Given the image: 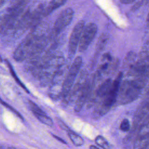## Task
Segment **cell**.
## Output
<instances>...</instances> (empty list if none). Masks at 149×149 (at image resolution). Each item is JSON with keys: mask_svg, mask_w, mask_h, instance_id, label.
I'll return each instance as SVG.
<instances>
[{"mask_svg": "<svg viewBox=\"0 0 149 149\" xmlns=\"http://www.w3.org/2000/svg\"><path fill=\"white\" fill-rule=\"evenodd\" d=\"M148 81L147 77H127L122 80L119 86L116 101L119 105L128 104L136 100L141 94Z\"/></svg>", "mask_w": 149, "mask_h": 149, "instance_id": "cell-1", "label": "cell"}, {"mask_svg": "<svg viewBox=\"0 0 149 149\" xmlns=\"http://www.w3.org/2000/svg\"><path fill=\"white\" fill-rule=\"evenodd\" d=\"M123 73L120 72L117 75L116 79L112 80L109 90L102 98V100L96 108L95 115L98 116L105 114L116 102L118 93Z\"/></svg>", "mask_w": 149, "mask_h": 149, "instance_id": "cell-2", "label": "cell"}, {"mask_svg": "<svg viewBox=\"0 0 149 149\" xmlns=\"http://www.w3.org/2000/svg\"><path fill=\"white\" fill-rule=\"evenodd\" d=\"M82 64V58L77 56L73 61L72 64L66 73L62 89V97L65 98L70 91L72 86L74 84L75 79L79 72Z\"/></svg>", "mask_w": 149, "mask_h": 149, "instance_id": "cell-3", "label": "cell"}, {"mask_svg": "<svg viewBox=\"0 0 149 149\" xmlns=\"http://www.w3.org/2000/svg\"><path fill=\"white\" fill-rule=\"evenodd\" d=\"M63 66L58 70L49 83V95L54 100H56L62 95L63 84L66 75L65 69Z\"/></svg>", "mask_w": 149, "mask_h": 149, "instance_id": "cell-4", "label": "cell"}, {"mask_svg": "<svg viewBox=\"0 0 149 149\" xmlns=\"http://www.w3.org/2000/svg\"><path fill=\"white\" fill-rule=\"evenodd\" d=\"M97 31V26L94 23H90L84 26L81 31L78 44L79 50L83 52L87 49L94 38Z\"/></svg>", "mask_w": 149, "mask_h": 149, "instance_id": "cell-5", "label": "cell"}, {"mask_svg": "<svg viewBox=\"0 0 149 149\" xmlns=\"http://www.w3.org/2000/svg\"><path fill=\"white\" fill-rule=\"evenodd\" d=\"M73 16V11L72 8H68L63 10L56 19L52 30L51 37L58 36L71 22Z\"/></svg>", "mask_w": 149, "mask_h": 149, "instance_id": "cell-6", "label": "cell"}, {"mask_svg": "<svg viewBox=\"0 0 149 149\" xmlns=\"http://www.w3.org/2000/svg\"><path fill=\"white\" fill-rule=\"evenodd\" d=\"M84 26V22L83 20H80L76 23L73 29L70 34L68 47V55L70 58H72L75 54L76 49L78 47L80 34Z\"/></svg>", "mask_w": 149, "mask_h": 149, "instance_id": "cell-7", "label": "cell"}, {"mask_svg": "<svg viewBox=\"0 0 149 149\" xmlns=\"http://www.w3.org/2000/svg\"><path fill=\"white\" fill-rule=\"evenodd\" d=\"M118 61H113L112 56L108 53L105 54L101 60L98 66L97 74L98 77H100L103 74H108L112 73L116 69L118 66Z\"/></svg>", "mask_w": 149, "mask_h": 149, "instance_id": "cell-8", "label": "cell"}, {"mask_svg": "<svg viewBox=\"0 0 149 149\" xmlns=\"http://www.w3.org/2000/svg\"><path fill=\"white\" fill-rule=\"evenodd\" d=\"M148 122L141 125L138 128V133L135 139L133 149H146L149 142Z\"/></svg>", "mask_w": 149, "mask_h": 149, "instance_id": "cell-9", "label": "cell"}, {"mask_svg": "<svg viewBox=\"0 0 149 149\" xmlns=\"http://www.w3.org/2000/svg\"><path fill=\"white\" fill-rule=\"evenodd\" d=\"M94 79L92 81L87 80L83 87L80 89L77 95V99L74 105V111L79 112L82 109L83 105L87 101L88 97L92 92L93 86L94 84Z\"/></svg>", "mask_w": 149, "mask_h": 149, "instance_id": "cell-10", "label": "cell"}, {"mask_svg": "<svg viewBox=\"0 0 149 149\" xmlns=\"http://www.w3.org/2000/svg\"><path fill=\"white\" fill-rule=\"evenodd\" d=\"M148 122V104H145L136 113L134 121V128H139L141 125Z\"/></svg>", "mask_w": 149, "mask_h": 149, "instance_id": "cell-11", "label": "cell"}, {"mask_svg": "<svg viewBox=\"0 0 149 149\" xmlns=\"http://www.w3.org/2000/svg\"><path fill=\"white\" fill-rule=\"evenodd\" d=\"M112 82V80L109 78L104 80L97 89L96 92L95 93L94 98H102L109 90Z\"/></svg>", "mask_w": 149, "mask_h": 149, "instance_id": "cell-12", "label": "cell"}, {"mask_svg": "<svg viewBox=\"0 0 149 149\" xmlns=\"http://www.w3.org/2000/svg\"><path fill=\"white\" fill-rule=\"evenodd\" d=\"M66 1L67 0H52L48 5L44 8L42 13V17H45L49 15L54 10L62 6Z\"/></svg>", "mask_w": 149, "mask_h": 149, "instance_id": "cell-13", "label": "cell"}, {"mask_svg": "<svg viewBox=\"0 0 149 149\" xmlns=\"http://www.w3.org/2000/svg\"><path fill=\"white\" fill-rule=\"evenodd\" d=\"M33 115L38 120H40L44 124L47 125L49 126H51L53 125V121L52 119L50 117H49L44 111L38 113H34Z\"/></svg>", "mask_w": 149, "mask_h": 149, "instance_id": "cell-14", "label": "cell"}, {"mask_svg": "<svg viewBox=\"0 0 149 149\" xmlns=\"http://www.w3.org/2000/svg\"><path fill=\"white\" fill-rule=\"evenodd\" d=\"M68 133L70 140L72 141V142L74 145H75L76 146L79 147L83 144L84 140L79 135H78L76 133L70 130L69 131Z\"/></svg>", "mask_w": 149, "mask_h": 149, "instance_id": "cell-15", "label": "cell"}, {"mask_svg": "<svg viewBox=\"0 0 149 149\" xmlns=\"http://www.w3.org/2000/svg\"><path fill=\"white\" fill-rule=\"evenodd\" d=\"M136 54L135 52L130 51L129 53H127L124 61L125 67L127 68V69L131 67L136 62Z\"/></svg>", "mask_w": 149, "mask_h": 149, "instance_id": "cell-16", "label": "cell"}, {"mask_svg": "<svg viewBox=\"0 0 149 149\" xmlns=\"http://www.w3.org/2000/svg\"><path fill=\"white\" fill-rule=\"evenodd\" d=\"M5 61H6V64L8 65V68H9V71H10V72L12 76H13V77L14 78V79L15 80V81L17 82V83L22 88H23L25 90V91H26L27 93H29L28 89L26 88V87L24 86V84L21 81V80H20L19 79V77H17V74H16V73H15L14 69H13L12 66L10 65V63L8 61H6V60Z\"/></svg>", "mask_w": 149, "mask_h": 149, "instance_id": "cell-17", "label": "cell"}, {"mask_svg": "<svg viewBox=\"0 0 149 149\" xmlns=\"http://www.w3.org/2000/svg\"><path fill=\"white\" fill-rule=\"evenodd\" d=\"M108 35L106 33H103L100 36L97 45V49L98 52H100L104 48L108 42Z\"/></svg>", "mask_w": 149, "mask_h": 149, "instance_id": "cell-18", "label": "cell"}, {"mask_svg": "<svg viewBox=\"0 0 149 149\" xmlns=\"http://www.w3.org/2000/svg\"><path fill=\"white\" fill-rule=\"evenodd\" d=\"M95 143L103 149H110L111 147L108 141L102 136H97L95 139Z\"/></svg>", "mask_w": 149, "mask_h": 149, "instance_id": "cell-19", "label": "cell"}, {"mask_svg": "<svg viewBox=\"0 0 149 149\" xmlns=\"http://www.w3.org/2000/svg\"><path fill=\"white\" fill-rule=\"evenodd\" d=\"M119 128L123 132H128L130 129V124L129 120L126 118L123 119L120 124Z\"/></svg>", "mask_w": 149, "mask_h": 149, "instance_id": "cell-20", "label": "cell"}, {"mask_svg": "<svg viewBox=\"0 0 149 149\" xmlns=\"http://www.w3.org/2000/svg\"><path fill=\"white\" fill-rule=\"evenodd\" d=\"M142 3H143L142 2H138L137 3H136L134 5H133V6H132V10H136L137 9H138L139 8H140V7L141 6Z\"/></svg>", "mask_w": 149, "mask_h": 149, "instance_id": "cell-21", "label": "cell"}, {"mask_svg": "<svg viewBox=\"0 0 149 149\" xmlns=\"http://www.w3.org/2000/svg\"><path fill=\"white\" fill-rule=\"evenodd\" d=\"M135 1L136 0H120V2L123 4H130Z\"/></svg>", "mask_w": 149, "mask_h": 149, "instance_id": "cell-22", "label": "cell"}, {"mask_svg": "<svg viewBox=\"0 0 149 149\" xmlns=\"http://www.w3.org/2000/svg\"><path fill=\"white\" fill-rule=\"evenodd\" d=\"M54 136V137H55V139H56L60 141L61 142H62V143H66V142H65V141H64L63 139H62L61 138H60L59 137H58V136Z\"/></svg>", "mask_w": 149, "mask_h": 149, "instance_id": "cell-23", "label": "cell"}, {"mask_svg": "<svg viewBox=\"0 0 149 149\" xmlns=\"http://www.w3.org/2000/svg\"><path fill=\"white\" fill-rule=\"evenodd\" d=\"M90 149H100V148H99L98 147H96V146H95L91 145V146H90Z\"/></svg>", "mask_w": 149, "mask_h": 149, "instance_id": "cell-24", "label": "cell"}, {"mask_svg": "<svg viewBox=\"0 0 149 149\" xmlns=\"http://www.w3.org/2000/svg\"><path fill=\"white\" fill-rule=\"evenodd\" d=\"M142 3L144 4H147L148 2V0H142Z\"/></svg>", "mask_w": 149, "mask_h": 149, "instance_id": "cell-25", "label": "cell"}, {"mask_svg": "<svg viewBox=\"0 0 149 149\" xmlns=\"http://www.w3.org/2000/svg\"><path fill=\"white\" fill-rule=\"evenodd\" d=\"M6 149H16V148H15L13 147H8Z\"/></svg>", "mask_w": 149, "mask_h": 149, "instance_id": "cell-26", "label": "cell"}, {"mask_svg": "<svg viewBox=\"0 0 149 149\" xmlns=\"http://www.w3.org/2000/svg\"><path fill=\"white\" fill-rule=\"evenodd\" d=\"M2 59L1 58V56L0 55V62H2Z\"/></svg>", "mask_w": 149, "mask_h": 149, "instance_id": "cell-27", "label": "cell"}]
</instances>
